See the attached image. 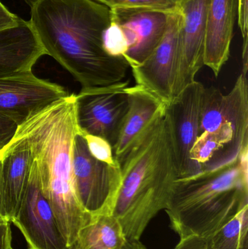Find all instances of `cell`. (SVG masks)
I'll list each match as a JSON object with an SVG mask.
<instances>
[{
  "label": "cell",
  "mask_w": 248,
  "mask_h": 249,
  "mask_svg": "<svg viewBox=\"0 0 248 249\" xmlns=\"http://www.w3.org/2000/svg\"><path fill=\"white\" fill-rule=\"evenodd\" d=\"M29 20L46 55L56 60L80 83L82 90L124 81L130 66L109 55L103 34L111 9L95 0H25Z\"/></svg>",
  "instance_id": "cell-1"
},
{
  "label": "cell",
  "mask_w": 248,
  "mask_h": 249,
  "mask_svg": "<svg viewBox=\"0 0 248 249\" xmlns=\"http://www.w3.org/2000/svg\"><path fill=\"white\" fill-rule=\"evenodd\" d=\"M79 131L76 95L68 94L29 116L16 133L29 144L41 189L70 249L95 217L80 204L74 182L73 151Z\"/></svg>",
  "instance_id": "cell-2"
},
{
  "label": "cell",
  "mask_w": 248,
  "mask_h": 249,
  "mask_svg": "<svg viewBox=\"0 0 248 249\" xmlns=\"http://www.w3.org/2000/svg\"><path fill=\"white\" fill-rule=\"evenodd\" d=\"M165 107L120 163L122 181L112 215L119 221L127 240H140L150 221L167 209L179 178Z\"/></svg>",
  "instance_id": "cell-3"
},
{
  "label": "cell",
  "mask_w": 248,
  "mask_h": 249,
  "mask_svg": "<svg viewBox=\"0 0 248 249\" xmlns=\"http://www.w3.org/2000/svg\"><path fill=\"white\" fill-rule=\"evenodd\" d=\"M248 146L233 162L175 184L165 212L181 238L208 240L248 206Z\"/></svg>",
  "instance_id": "cell-4"
},
{
  "label": "cell",
  "mask_w": 248,
  "mask_h": 249,
  "mask_svg": "<svg viewBox=\"0 0 248 249\" xmlns=\"http://www.w3.org/2000/svg\"><path fill=\"white\" fill-rule=\"evenodd\" d=\"M74 182L80 204L93 217L112 214L122 181L120 165L98 160L79 130L73 151Z\"/></svg>",
  "instance_id": "cell-5"
},
{
  "label": "cell",
  "mask_w": 248,
  "mask_h": 249,
  "mask_svg": "<svg viewBox=\"0 0 248 249\" xmlns=\"http://www.w3.org/2000/svg\"><path fill=\"white\" fill-rule=\"evenodd\" d=\"M179 9L170 13L163 39L149 55L138 65L131 67L135 86L167 105L177 93L180 73Z\"/></svg>",
  "instance_id": "cell-6"
},
{
  "label": "cell",
  "mask_w": 248,
  "mask_h": 249,
  "mask_svg": "<svg viewBox=\"0 0 248 249\" xmlns=\"http://www.w3.org/2000/svg\"><path fill=\"white\" fill-rule=\"evenodd\" d=\"M129 80L106 87L80 90L76 95L77 124L81 131L116 144L128 113Z\"/></svg>",
  "instance_id": "cell-7"
},
{
  "label": "cell",
  "mask_w": 248,
  "mask_h": 249,
  "mask_svg": "<svg viewBox=\"0 0 248 249\" xmlns=\"http://www.w3.org/2000/svg\"><path fill=\"white\" fill-rule=\"evenodd\" d=\"M11 223L23 234L29 249H71L60 230L49 202L42 193L33 159L26 193Z\"/></svg>",
  "instance_id": "cell-8"
},
{
  "label": "cell",
  "mask_w": 248,
  "mask_h": 249,
  "mask_svg": "<svg viewBox=\"0 0 248 249\" xmlns=\"http://www.w3.org/2000/svg\"><path fill=\"white\" fill-rule=\"evenodd\" d=\"M204 89L203 84L195 80L165 107L173 137L179 178L194 177L203 170L191 160L190 151L199 135Z\"/></svg>",
  "instance_id": "cell-9"
},
{
  "label": "cell",
  "mask_w": 248,
  "mask_h": 249,
  "mask_svg": "<svg viewBox=\"0 0 248 249\" xmlns=\"http://www.w3.org/2000/svg\"><path fill=\"white\" fill-rule=\"evenodd\" d=\"M64 88L35 76L32 70L0 76V115L20 125L29 116L67 96Z\"/></svg>",
  "instance_id": "cell-10"
},
{
  "label": "cell",
  "mask_w": 248,
  "mask_h": 249,
  "mask_svg": "<svg viewBox=\"0 0 248 249\" xmlns=\"http://www.w3.org/2000/svg\"><path fill=\"white\" fill-rule=\"evenodd\" d=\"M248 69H243L231 91L224 95L211 86L204 89L201 102L199 133L215 131L223 124H231L240 149L248 146Z\"/></svg>",
  "instance_id": "cell-11"
},
{
  "label": "cell",
  "mask_w": 248,
  "mask_h": 249,
  "mask_svg": "<svg viewBox=\"0 0 248 249\" xmlns=\"http://www.w3.org/2000/svg\"><path fill=\"white\" fill-rule=\"evenodd\" d=\"M209 0H181L179 40L181 66L176 96L195 81L204 65Z\"/></svg>",
  "instance_id": "cell-12"
},
{
  "label": "cell",
  "mask_w": 248,
  "mask_h": 249,
  "mask_svg": "<svg viewBox=\"0 0 248 249\" xmlns=\"http://www.w3.org/2000/svg\"><path fill=\"white\" fill-rule=\"evenodd\" d=\"M112 18L123 29L128 43L125 59L130 67L142 63L163 39L171 13L147 9H111Z\"/></svg>",
  "instance_id": "cell-13"
},
{
  "label": "cell",
  "mask_w": 248,
  "mask_h": 249,
  "mask_svg": "<svg viewBox=\"0 0 248 249\" xmlns=\"http://www.w3.org/2000/svg\"><path fill=\"white\" fill-rule=\"evenodd\" d=\"M238 0H209L204 65L218 77L230 56Z\"/></svg>",
  "instance_id": "cell-14"
},
{
  "label": "cell",
  "mask_w": 248,
  "mask_h": 249,
  "mask_svg": "<svg viewBox=\"0 0 248 249\" xmlns=\"http://www.w3.org/2000/svg\"><path fill=\"white\" fill-rule=\"evenodd\" d=\"M0 157L2 162L4 211L7 220L11 223L26 193L33 157L26 139L17 133L0 151Z\"/></svg>",
  "instance_id": "cell-15"
},
{
  "label": "cell",
  "mask_w": 248,
  "mask_h": 249,
  "mask_svg": "<svg viewBox=\"0 0 248 249\" xmlns=\"http://www.w3.org/2000/svg\"><path fill=\"white\" fill-rule=\"evenodd\" d=\"M127 90L130 98L129 109L113 147L114 156L119 165L130 149L165 107L138 86H129Z\"/></svg>",
  "instance_id": "cell-16"
},
{
  "label": "cell",
  "mask_w": 248,
  "mask_h": 249,
  "mask_svg": "<svg viewBox=\"0 0 248 249\" xmlns=\"http://www.w3.org/2000/svg\"><path fill=\"white\" fill-rule=\"evenodd\" d=\"M126 241L119 221L112 214H103L80 230L71 249H122Z\"/></svg>",
  "instance_id": "cell-17"
},
{
  "label": "cell",
  "mask_w": 248,
  "mask_h": 249,
  "mask_svg": "<svg viewBox=\"0 0 248 249\" xmlns=\"http://www.w3.org/2000/svg\"><path fill=\"white\" fill-rule=\"evenodd\" d=\"M248 206L207 240L206 249H248Z\"/></svg>",
  "instance_id": "cell-18"
},
{
  "label": "cell",
  "mask_w": 248,
  "mask_h": 249,
  "mask_svg": "<svg viewBox=\"0 0 248 249\" xmlns=\"http://www.w3.org/2000/svg\"><path fill=\"white\" fill-rule=\"evenodd\" d=\"M110 9H147L173 13L179 9L181 0H95Z\"/></svg>",
  "instance_id": "cell-19"
},
{
  "label": "cell",
  "mask_w": 248,
  "mask_h": 249,
  "mask_svg": "<svg viewBox=\"0 0 248 249\" xmlns=\"http://www.w3.org/2000/svg\"><path fill=\"white\" fill-rule=\"evenodd\" d=\"M103 47L109 55L114 57L124 58L128 50V41L123 29L112 18L103 32Z\"/></svg>",
  "instance_id": "cell-20"
},
{
  "label": "cell",
  "mask_w": 248,
  "mask_h": 249,
  "mask_svg": "<svg viewBox=\"0 0 248 249\" xmlns=\"http://www.w3.org/2000/svg\"><path fill=\"white\" fill-rule=\"evenodd\" d=\"M80 130L84 138L87 149L93 158L108 165H119L114 156L113 148L108 141L100 136L89 134Z\"/></svg>",
  "instance_id": "cell-21"
},
{
  "label": "cell",
  "mask_w": 248,
  "mask_h": 249,
  "mask_svg": "<svg viewBox=\"0 0 248 249\" xmlns=\"http://www.w3.org/2000/svg\"><path fill=\"white\" fill-rule=\"evenodd\" d=\"M19 124L7 117L0 115V151L13 139Z\"/></svg>",
  "instance_id": "cell-22"
},
{
  "label": "cell",
  "mask_w": 248,
  "mask_h": 249,
  "mask_svg": "<svg viewBox=\"0 0 248 249\" xmlns=\"http://www.w3.org/2000/svg\"><path fill=\"white\" fill-rule=\"evenodd\" d=\"M237 23L241 31L243 42L248 41V0H238Z\"/></svg>",
  "instance_id": "cell-23"
},
{
  "label": "cell",
  "mask_w": 248,
  "mask_h": 249,
  "mask_svg": "<svg viewBox=\"0 0 248 249\" xmlns=\"http://www.w3.org/2000/svg\"><path fill=\"white\" fill-rule=\"evenodd\" d=\"M20 20V17L9 11L8 9L0 1V32L17 26Z\"/></svg>",
  "instance_id": "cell-24"
},
{
  "label": "cell",
  "mask_w": 248,
  "mask_h": 249,
  "mask_svg": "<svg viewBox=\"0 0 248 249\" xmlns=\"http://www.w3.org/2000/svg\"><path fill=\"white\" fill-rule=\"evenodd\" d=\"M207 240L197 235H189L181 238L174 249H206Z\"/></svg>",
  "instance_id": "cell-25"
},
{
  "label": "cell",
  "mask_w": 248,
  "mask_h": 249,
  "mask_svg": "<svg viewBox=\"0 0 248 249\" xmlns=\"http://www.w3.org/2000/svg\"><path fill=\"white\" fill-rule=\"evenodd\" d=\"M0 249H13L10 222H0Z\"/></svg>",
  "instance_id": "cell-26"
},
{
  "label": "cell",
  "mask_w": 248,
  "mask_h": 249,
  "mask_svg": "<svg viewBox=\"0 0 248 249\" xmlns=\"http://www.w3.org/2000/svg\"><path fill=\"white\" fill-rule=\"evenodd\" d=\"M8 222V220H7L5 211H4L2 162H1V157H0V222Z\"/></svg>",
  "instance_id": "cell-27"
},
{
  "label": "cell",
  "mask_w": 248,
  "mask_h": 249,
  "mask_svg": "<svg viewBox=\"0 0 248 249\" xmlns=\"http://www.w3.org/2000/svg\"><path fill=\"white\" fill-rule=\"evenodd\" d=\"M122 249H147L140 240H127Z\"/></svg>",
  "instance_id": "cell-28"
},
{
  "label": "cell",
  "mask_w": 248,
  "mask_h": 249,
  "mask_svg": "<svg viewBox=\"0 0 248 249\" xmlns=\"http://www.w3.org/2000/svg\"></svg>",
  "instance_id": "cell-29"
}]
</instances>
